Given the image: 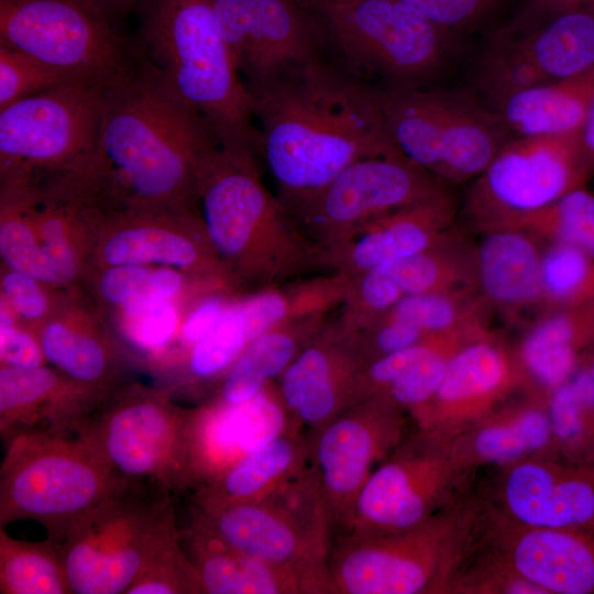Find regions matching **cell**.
Returning a JSON list of instances; mask_svg holds the SVG:
<instances>
[{
  "mask_svg": "<svg viewBox=\"0 0 594 594\" xmlns=\"http://www.w3.org/2000/svg\"><path fill=\"white\" fill-rule=\"evenodd\" d=\"M218 141L202 117L147 59L107 88L95 151L70 184L132 211L182 209Z\"/></svg>",
  "mask_w": 594,
  "mask_h": 594,
  "instance_id": "6da1fadb",
  "label": "cell"
},
{
  "mask_svg": "<svg viewBox=\"0 0 594 594\" xmlns=\"http://www.w3.org/2000/svg\"><path fill=\"white\" fill-rule=\"evenodd\" d=\"M261 153L294 217L355 161L400 154L378 90L320 56L254 96Z\"/></svg>",
  "mask_w": 594,
  "mask_h": 594,
  "instance_id": "7a4b0ae2",
  "label": "cell"
},
{
  "mask_svg": "<svg viewBox=\"0 0 594 594\" xmlns=\"http://www.w3.org/2000/svg\"><path fill=\"white\" fill-rule=\"evenodd\" d=\"M196 197L213 253L257 289L327 270L321 250L262 182L252 153L210 148L198 166Z\"/></svg>",
  "mask_w": 594,
  "mask_h": 594,
  "instance_id": "3957f363",
  "label": "cell"
},
{
  "mask_svg": "<svg viewBox=\"0 0 594 594\" xmlns=\"http://www.w3.org/2000/svg\"><path fill=\"white\" fill-rule=\"evenodd\" d=\"M141 34L147 61L202 117L218 143L258 153L254 97L221 33L215 0H146Z\"/></svg>",
  "mask_w": 594,
  "mask_h": 594,
  "instance_id": "277c9868",
  "label": "cell"
},
{
  "mask_svg": "<svg viewBox=\"0 0 594 594\" xmlns=\"http://www.w3.org/2000/svg\"><path fill=\"white\" fill-rule=\"evenodd\" d=\"M19 433L6 443L0 468V527L41 524L57 546L70 525L131 481L110 470L76 435Z\"/></svg>",
  "mask_w": 594,
  "mask_h": 594,
  "instance_id": "5b68a950",
  "label": "cell"
},
{
  "mask_svg": "<svg viewBox=\"0 0 594 594\" xmlns=\"http://www.w3.org/2000/svg\"><path fill=\"white\" fill-rule=\"evenodd\" d=\"M130 482L76 519L59 543L72 593L125 594L163 550L179 539L172 493Z\"/></svg>",
  "mask_w": 594,
  "mask_h": 594,
  "instance_id": "8992f818",
  "label": "cell"
},
{
  "mask_svg": "<svg viewBox=\"0 0 594 594\" xmlns=\"http://www.w3.org/2000/svg\"><path fill=\"white\" fill-rule=\"evenodd\" d=\"M377 90L398 152L438 179L479 176L515 136L498 112L472 92L421 86Z\"/></svg>",
  "mask_w": 594,
  "mask_h": 594,
  "instance_id": "52a82bcc",
  "label": "cell"
},
{
  "mask_svg": "<svg viewBox=\"0 0 594 594\" xmlns=\"http://www.w3.org/2000/svg\"><path fill=\"white\" fill-rule=\"evenodd\" d=\"M475 508L461 501L405 531L336 539L328 558L333 594L448 593Z\"/></svg>",
  "mask_w": 594,
  "mask_h": 594,
  "instance_id": "ba28073f",
  "label": "cell"
},
{
  "mask_svg": "<svg viewBox=\"0 0 594 594\" xmlns=\"http://www.w3.org/2000/svg\"><path fill=\"white\" fill-rule=\"evenodd\" d=\"M193 518L237 550L287 568L332 593L328 571L331 536L310 465L270 494L198 507Z\"/></svg>",
  "mask_w": 594,
  "mask_h": 594,
  "instance_id": "9c48e42d",
  "label": "cell"
},
{
  "mask_svg": "<svg viewBox=\"0 0 594 594\" xmlns=\"http://www.w3.org/2000/svg\"><path fill=\"white\" fill-rule=\"evenodd\" d=\"M112 81L70 80L0 109L4 185H26L40 172L53 183L78 174L95 151Z\"/></svg>",
  "mask_w": 594,
  "mask_h": 594,
  "instance_id": "30bf717a",
  "label": "cell"
},
{
  "mask_svg": "<svg viewBox=\"0 0 594 594\" xmlns=\"http://www.w3.org/2000/svg\"><path fill=\"white\" fill-rule=\"evenodd\" d=\"M100 404L73 431L110 470L169 493L194 485L189 452L194 409L145 391L117 394Z\"/></svg>",
  "mask_w": 594,
  "mask_h": 594,
  "instance_id": "8fae6325",
  "label": "cell"
},
{
  "mask_svg": "<svg viewBox=\"0 0 594 594\" xmlns=\"http://www.w3.org/2000/svg\"><path fill=\"white\" fill-rule=\"evenodd\" d=\"M594 67V4L531 0L488 40L477 87L494 101Z\"/></svg>",
  "mask_w": 594,
  "mask_h": 594,
  "instance_id": "7c38bea8",
  "label": "cell"
},
{
  "mask_svg": "<svg viewBox=\"0 0 594 594\" xmlns=\"http://www.w3.org/2000/svg\"><path fill=\"white\" fill-rule=\"evenodd\" d=\"M318 11L355 78L420 86L450 55L453 36L404 0H345Z\"/></svg>",
  "mask_w": 594,
  "mask_h": 594,
  "instance_id": "4fadbf2b",
  "label": "cell"
},
{
  "mask_svg": "<svg viewBox=\"0 0 594 594\" xmlns=\"http://www.w3.org/2000/svg\"><path fill=\"white\" fill-rule=\"evenodd\" d=\"M473 471L450 440L417 429L373 470L355 499L345 535L418 527L462 501Z\"/></svg>",
  "mask_w": 594,
  "mask_h": 594,
  "instance_id": "5bb4252c",
  "label": "cell"
},
{
  "mask_svg": "<svg viewBox=\"0 0 594 594\" xmlns=\"http://www.w3.org/2000/svg\"><path fill=\"white\" fill-rule=\"evenodd\" d=\"M0 44L81 80L109 82L135 64L99 0H0Z\"/></svg>",
  "mask_w": 594,
  "mask_h": 594,
  "instance_id": "9a60e30c",
  "label": "cell"
},
{
  "mask_svg": "<svg viewBox=\"0 0 594 594\" xmlns=\"http://www.w3.org/2000/svg\"><path fill=\"white\" fill-rule=\"evenodd\" d=\"M405 413L383 392L306 435L331 544L348 532L355 499L373 470L404 440Z\"/></svg>",
  "mask_w": 594,
  "mask_h": 594,
  "instance_id": "2e32d148",
  "label": "cell"
},
{
  "mask_svg": "<svg viewBox=\"0 0 594 594\" xmlns=\"http://www.w3.org/2000/svg\"><path fill=\"white\" fill-rule=\"evenodd\" d=\"M591 172L579 133L515 135L477 176L469 209L490 230L510 228L581 187Z\"/></svg>",
  "mask_w": 594,
  "mask_h": 594,
  "instance_id": "e0dca14e",
  "label": "cell"
},
{
  "mask_svg": "<svg viewBox=\"0 0 594 594\" xmlns=\"http://www.w3.org/2000/svg\"><path fill=\"white\" fill-rule=\"evenodd\" d=\"M446 191L402 154L367 156L344 168L294 220L322 252L378 217Z\"/></svg>",
  "mask_w": 594,
  "mask_h": 594,
  "instance_id": "ac0fdd59",
  "label": "cell"
},
{
  "mask_svg": "<svg viewBox=\"0 0 594 594\" xmlns=\"http://www.w3.org/2000/svg\"><path fill=\"white\" fill-rule=\"evenodd\" d=\"M469 540L479 564L520 576L544 594H594L591 532L522 525L494 507H476Z\"/></svg>",
  "mask_w": 594,
  "mask_h": 594,
  "instance_id": "d6986e66",
  "label": "cell"
},
{
  "mask_svg": "<svg viewBox=\"0 0 594 594\" xmlns=\"http://www.w3.org/2000/svg\"><path fill=\"white\" fill-rule=\"evenodd\" d=\"M221 33L253 97L319 57V31L297 0H215Z\"/></svg>",
  "mask_w": 594,
  "mask_h": 594,
  "instance_id": "ffe728a7",
  "label": "cell"
},
{
  "mask_svg": "<svg viewBox=\"0 0 594 594\" xmlns=\"http://www.w3.org/2000/svg\"><path fill=\"white\" fill-rule=\"evenodd\" d=\"M526 376L519 359L483 330L453 353L435 395L409 415L417 429L452 440L493 414Z\"/></svg>",
  "mask_w": 594,
  "mask_h": 594,
  "instance_id": "44dd1931",
  "label": "cell"
},
{
  "mask_svg": "<svg viewBox=\"0 0 594 594\" xmlns=\"http://www.w3.org/2000/svg\"><path fill=\"white\" fill-rule=\"evenodd\" d=\"M495 509L522 525L594 531V463L539 453L506 465Z\"/></svg>",
  "mask_w": 594,
  "mask_h": 594,
  "instance_id": "7402d4cb",
  "label": "cell"
},
{
  "mask_svg": "<svg viewBox=\"0 0 594 594\" xmlns=\"http://www.w3.org/2000/svg\"><path fill=\"white\" fill-rule=\"evenodd\" d=\"M364 364L355 334L339 322L327 323L278 377V393L294 425L308 435L355 404Z\"/></svg>",
  "mask_w": 594,
  "mask_h": 594,
  "instance_id": "603a6c76",
  "label": "cell"
},
{
  "mask_svg": "<svg viewBox=\"0 0 594 594\" xmlns=\"http://www.w3.org/2000/svg\"><path fill=\"white\" fill-rule=\"evenodd\" d=\"M293 428L292 417L273 382L242 404L216 400L194 409L189 431L194 485L218 479L244 455Z\"/></svg>",
  "mask_w": 594,
  "mask_h": 594,
  "instance_id": "cb8c5ba5",
  "label": "cell"
},
{
  "mask_svg": "<svg viewBox=\"0 0 594 594\" xmlns=\"http://www.w3.org/2000/svg\"><path fill=\"white\" fill-rule=\"evenodd\" d=\"M453 215L446 191L378 217L322 251L324 266L353 277L420 253L443 242Z\"/></svg>",
  "mask_w": 594,
  "mask_h": 594,
  "instance_id": "d4e9b609",
  "label": "cell"
},
{
  "mask_svg": "<svg viewBox=\"0 0 594 594\" xmlns=\"http://www.w3.org/2000/svg\"><path fill=\"white\" fill-rule=\"evenodd\" d=\"M99 395L44 367L0 370V436L3 442L31 430L67 432L91 413Z\"/></svg>",
  "mask_w": 594,
  "mask_h": 594,
  "instance_id": "484cf974",
  "label": "cell"
},
{
  "mask_svg": "<svg viewBox=\"0 0 594 594\" xmlns=\"http://www.w3.org/2000/svg\"><path fill=\"white\" fill-rule=\"evenodd\" d=\"M179 543L201 593H319L316 585L298 572L237 550L194 518L185 529H179Z\"/></svg>",
  "mask_w": 594,
  "mask_h": 594,
  "instance_id": "4316f807",
  "label": "cell"
},
{
  "mask_svg": "<svg viewBox=\"0 0 594 594\" xmlns=\"http://www.w3.org/2000/svg\"><path fill=\"white\" fill-rule=\"evenodd\" d=\"M593 102L594 67L510 92L491 106L515 135H563L580 132Z\"/></svg>",
  "mask_w": 594,
  "mask_h": 594,
  "instance_id": "83f0119b",
  "label": "cell"
},
{
  "mask_svg": "<svg viewBox=\"0 0 594 594\" xmlns=\"http://www.w3.org/2000/svg\"><path fill=\"white\" fill-rule=\"evenodd\" d=\"M308 465V439L298 428H293L244 455L218 479L198 486L194 506L261 498L304 472Z\"/></svg>",
  "mask_w": 594,
  "mask_h": 594,
  "instance_id": "f1b7e54d",
  "label": "cell"
},
{
  "mask_svg": "<svg viewBox=\"0 0 594 594\" xmlns=\"http://www.w3.org/2000/svg\"><path fill=\"white\" fill-rule=\"evenodd\" d=\"M450 441L473 470L482 464L516 463L552 449L548 408L534 404L493 413Z\"/></svg>",
  "mask_w": 594,
  "mask_h": 594,
  "instance_id": "f546056e",
  "label": "cell"
},
{
  "mask_svg": "<svg viewBox=\"0 0 594 594\" xmlns=\"http://www.w3.org/2000/svg\"><path fill=\"white\" fill-rule=\"evenodd\" d=\"M541 255L525 230H490L477 249L474 265L482 292L506 308L535 302L541 297Z\"/></svg>",
  "mask_w": 594,
  "mask_h": 594,
  "instance_id": "4dcf8cb0",
  "label": "cell"
},
{
  "mask_svg": "<svg viewBox=\"0 0 594 594\" xmlns=\"http://www.w3.org/2000/svg\"><path fill=\"white\" fill-rule=\"evenodd\" d=\"M326 315L288 321L253 339L224 374L218 402L242 404L279 377L324 328Z\"/></svg>",
  "mask_w": 594,
  "mask_h": 594,
  "instance_id": "1f68e13d",
  "label": "cell"
},
{
  "mask_svg": "<svg viewBox=\"0 0 594 594\" xmlns=\"http://www.w3.org/2000/svg\"><path fill=\"white\" fill-rule=\"evenodd\" d=\"M350 276L328 272L257 289L235 302L251 341L278 324L323 316L341 306Z\"/></svg>",
  "mask_w": 594,
  "mask_h": 594,
  "instance_id": "d6a6232c",
  "label": "cell"
},
{
  "mask_svg": "<svg viewBox=\"0 0 594 594\" xmlns=\"http://www.w3.org/2000/svg\"><path fill=\"white\" fill-rule=\"evenodd\" d=\"M1 594H72L57 544L13 538L0 527Z\"/></svg>",
  "mask_w": 594,
  "mask_h": 594,
  "instance_id": "836d02e7",
  "label": "cell"
},
{
  "mask_svg": "<svg viewBox=\"0 0 594 594\" xmlns=\"http://www.w3.org/2000/svg\"><path fill=\"white\" fill-rule=\"evenodd\" d=\"M581 332V320L571 312L553 314L539 321L525 338L518 355L528 378L550 392L568 382L576 365Z\"/></svg>",
  "mask_w": 594,
  "mask_h": 594,
  "instance_id": "e575fe53",
  "label": "cell"
},
{
  "mask_svg": "<svg viewBox=\"0 0 594 594\" xmlns=\"http://www.w3.org/2000/svg\"><path fill=\"white\" fill-rule=\"evenodd\" d=\"M164 227L142 224L118 230L103 246L110 265L158 263L182 268L213 265L188 237Z\"/></svg>",
  "mask_w": 594,
  "mask_h": 594,
  "instance_id": "d590c367",
  "label": "cell"
},
{
  "mask_svg": "<svg viewBox=\"0 0 594 594\" xmlns=\"http://www.w3.org/2000/svg\"><path fill=\"white\" fill-rule=\"evenodd\" d=\"M2 201L0 251L6 263L37 280L64 282L58 266L35 235L24 190L4 186Z\"/></svg>",
  "mask_w": 594,
  "mask_h": 594,
  "instance_id": "8d00e7d4",
  "label": "cell"
},
{
  "mask_svg": "<svg viewBox=\"0 0 594 594\" xmlns=\"http://www.w3.org/2000/svg\"><path fill=\"white\" fill-rule=\"evenodd\" d=\"M41 345L46 360L64 376L103 394L110 358L100 341L56 322L44 329Z\"/></svg>",
  "mask_w": 594,
  "mask_h": 594,
  "instance_id": "74e56055",
  "label": "cell"
},
{
  "mask_svg": "<svg viewBox=\"0 0 594 594\" xmlns=\"http://www.w3.org/2000/svg\"><path fill=\"white\" fill-rule=\"evenodd\" d=\"M510 228L574 245L594 258V194L578 187Z\"/></svg>",
  "mask_w": 594,
  "mask_h": 594,
  "instance_id": "f35d334b",
  "label": "cell"
},
{
  "mask_svg": "<svg viewBox=\"0 0 594 594\" xmlns=\"http://www.w3.org/2000/svg\"><path fill=\"white\" fill-rule=\"evenodd\" d=\"M381 268L405 295L458 292L468 279L465 264L442 243Z\"/></svg>",
  "mask_w": 594,
  "mask_h": 594,
  "instance_id": "ab89813d",
  "label": "cell"
},
{
  "mask_svg": "<svg viewBox=\"0 0 594 594\" xmlns=\"http://www.w3.org/2000/svg\"><path fill=\"white\" fill-rule=\"evenodd\" d=\"M461 290L405 295L384 317L407 322L427 334H442L482 324L476 306Z\"/></svg>",
  "mask_w": 594,
  "mask_h": 594,
  "instance_id": "60d3db41",
  "label": "cell"
},
{
  "mask_svg": "<svg viewBox=\"0 0 594 594\" xmlns=\"http://www.w3.org/2000/svg\"><path fill=\"white\" fill-rule=\"evenodd\" d=\"M482 330V324H477L452 332L437 349L399 375L384 393L408 414L419 408L439 388L453 353Z\"/></svg>",
  "mask_w": 594,
  "mask_h": 594,
  "instance_id": "b9f144b4",
  "label": "cell"
},
{
  "mask_svg": "<svg viewBox=\"0 0 594 594\" xmlns=\"http://www.w3.org/2000/svg\"><path fill=\"white\" fill-rule=\"evenodd\" d=\"M593 261L574 245L554 242L541 255V297L557 304L590 297L594 293Z\"/></svg>",
  "mask_w": 594,
  "mask_h": 594,
  "instance_id": "7bdbcfd3",
  "label": "cell"
},
{
  "mask_svg": "<svg viewBox=\"0 0 594 594\" xmlns=\"http://www.w3.org/2000/svg\"><path fill=\"white\" fill-rule=\"evenodd\" d=\"M403 296L381 268L350 277L338 322L349 332H360L387 315Z\"/></svg>",
  "mask_w": 594,
  "mask_h": 594,
  "instance_id": "ee69618b",
  "label": "cell"
},
{
  "mask_svg": "<svg viewBox=\"0 0 594 594\" xmlns=\"http://www.w3.org/2000/svg\"><path fill=\"white\" fill-rule=\"evenodd\" d=\"M250 342L235 304L230 305L218 326L191 345L188 370L195 378L204 381L226 374Z\"/></svg>",
  "mask_w": 594,
  "mask_h": 594,
  "instance_id": "f6af8a7d",
  "label": "cell"
},
{
  "mask_svg": "<svg viewBox=\"0 0 594 594\" xmlns=\"http://www.w3.org/2000/svg\"><path fill=\"white\" fill-rule=\"evenodd\" d=\"M100 292L110 302L124 308L170 300L175 280L166 270L152 271L144 265H111L100 279Z\"/></svg>",
  "mask_w": 594,
  "mask_h": 594,
  "instance_id": "bcb514c9",
  "label": "cell"
},
{
  "mask_svg": "<svg viewBox=\"0 0 594 594\" xmlns=\"http://www.w3.org/2000/svg\"><path fill=\"white\" fill-rule=\"evenodd\" d=\"M70 80L81 79L0 44V109Z\"/></svg>",
  "mask_w": 594,
  "mask_h": 594,
  "instance_id": "7dc6e473",
  "label": "cell"
},
{
  "mask_svg": "<svg viewBox=\"0 0 594 594\" xmlns=\"http://www.w3.org/2000/svg\"><path fill=\"white\" fill-rule=\"evenodd\" d=\"M200 594L196 574L179 539L158 553L125 594Z\"/></svg>",
  "mask_w": 594,
  "mask_h": 594,
  "instance_id": "c3c4849f",
  "label": "cell"
},
{
  "mask_svg": "<svg viewBox=\"0 0 594 594\" xmlns=\"http://www.w3.org/2000/svg\"><path fill=\"white\" fill-rule=\"evenodd\" d=\"M451 333L430 336L413 346L366 362L358 376L356 403L385 392L399 375L437 349Z\"/></svg>",
  "mask_w": 594,
  "mask_h": 594,
  "instance_id": "681fc988",
  "label": "cell"
},
{
  "mask_svg": "<svg viewBox=\"0 0 594 594\" xmlns=\"http://www.w3.org/2000/svg\"><path fill=\"white\" fill-rule=\"evenodd\" d=\"M124 309L128 333L143 349L163 346L175 332L177 315L170 300L146 302Z\"/></svg>",
  "mask_w": 594,
  "mask_h": 594,
  "instance_id": "f907efd6",
  "label": "cell"
},
{
  "mask_svg": "<svg viewBox=\"0 0 594 594\" xmlns=\"http://www.w3.org/2000/svg\"><path fill=\"white\" fill-rule=\"evenodd\" d=\"M354 334L365 363L413 346L433 336L407 322L386 317Z\"/></svg>",
  "mask_w": 594,
  "mask_h": 594,
  "instance_id": "816d5d0a",
  "label": "cell"
},
{
  "mask_svg": "<svg viewBox=\"0 0 594 594\" xmlns=\"http://www.w3.org/2000/svg\"><path fill=\"white\" fill-rule=\"evenodd\" d=\"M450 35L479 22L495 0H404Z\"/></svg>",
  "mask_w": 594,
  "mask_h": 594,
  "instance_id": "f5cc1de1",
  "label": "cell"
},
{
  "mask_svg": "<svg viewBox=\"0 0 594 594\" xmlns=\"http://www.w3.org/2000/svg\"><path fill=\"white\" fill-rule=\"evenodd\" d=\"M0 358L4 366L20 369L43 366L46 359L41 343L12 326L0 328Z\"/></svg>",
  "mask_w": 594,
  "mask_h": 594,
  "instance_id": "db71d44e",
  "label": "cell"
},
{
  "mask_svg": "<svg viewBox=\"0 0 594 594\" xmlns=\"http://www.w3.org/2000/svg\"><path fill=\"white\" fill-rule=\"evenodd\" d=\"M37 279L19 272L7 273L2 278V290L18 312L28 318L41 317L47 307L46 298Z\"/></svg>",
  "mask_w": 594,
  "mask_h": 594,
  "instance_id": "11a10c76",
  "label": "cell"
},
{
  "mask_svg": "<svg viewBox=\"0 0 594 594\" xmlns=\"http://www.w3.org/2000/svg\"><path fill=\"white\" fill-rule=\"evenodd\" d=\"M230 305L219 298H209L201 302L188 316L183 334L191 345L211 332L224 317Z\"/></svg>",
  "mask_w": 594,
  "mask_h": 594,
  "instance_id": "9f6ffc18",
  "label": "cell"
},
{
  "mask_svg": "<svg viewBox=\"0 0 594 594\" xmlns=\"http://www.w3.org/2000/svg\"><path fill=\"white\" fill-rule=\"evenodd\" d=\"M579 400L594 409V380L588 370L579 372L573 380H569Z\"/></svg>",
  "mask_w": 594,
  "mask_h": 594,
  "instance_id": "6f0895ef",
  "label": "cell"
},
{
  "mask_svg": "<svg viewBox=\"0 0 594 594\" xmlns=\"http://www.w3.org/2000/svg\"><path fill=\"white\" fill-rule=\"evenodd\" d=\"M580 143L592 172L594 170V102L579 132Z\"/></svg>",
  "mask_w": 594,
  "mask_h": 594,
  "instance_id": "680465c9",
  "label": "cell"
},
{
  "mask_svg": "<svg viewBox=\"0 0 594 594\" xmlns=\"http://www.w3.org/2000/svg\"><path fill=\"white\" fill-rule=\"evenodd\" d=\"M342 1H345V0H304V3L306 2L307 4H310V6L315 7L318 10V9H320L322 7L333 4V3H338V2H342Z\"/></svg>",
  "mask_w": 594,
  "mask_h": 594,
  "instance_id": "91938a15",
  "label": "cell"
},
{
  "mask_svg": "<svg viewBox=\"0 0 594 594\" xmlns=\"http://www.w3.org/2000/svg\"><path fill=\"white\" fill-rule=\"evenodd\" d=\"M566 4H594V0H557Z\"/></svg>",
  "mask_w": 594,
  "mask_h": 594,
  "instance_id": "94428289",
  "label": "cell"
},
{
  "mask_svg": "<svg viewBox=\"0 0 594 594\" xmlns=\"http://www.w3.org/2000/svg\"><path fill=\"white\" fill-rule=\"evenodd\" d=\"M102 4L103 3H118V2H121L123 0H99Z\"/></svg>",
  "mask_w": 594,
  "mask_h": 594,
  "instance_id": "6125c7cd",
  "label": "cell"
},
{
  "mask_svg": "<svg viewBox=\"0 0 594 594\" xmlns=\"http://www.w3.org/2000/svg\"><path fill=\"white\" fill-rule=\"evenodd\" d=\"M588 371H590V373H591V375H592V377L594 380V362H593L592 366L588 369Z\"/></svg>",
  "mask_w": 594,
  "mask_h": 594,
  "instance_id": "be15d7a7",
  "label": "cell"
}]
</instances>
